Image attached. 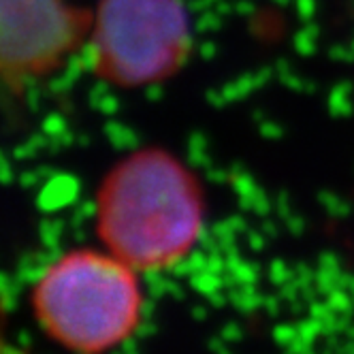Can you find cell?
<instances>
[{
  "instance_id": "obj_4",
  "label": "cell",
  "mask_w": 354,
  "mask_h": 354,
  "mask_svg": "<svg viewBox=\"0 0 354 354\" xmlns=\"http://www.w3.org/2000/svg\"><path fill=\"white\" fill-rule=\"evenodd\" d=\"M82 21L66 0H0V60L7 80L54 71L80 39Z\"/></svg>"
},
{
  "instance_id": "obj_2",
  "label": "cell",
  "mask_w": 354,
  "mask_h": 354,
  "mask_svg": "<svg viewBox=\"0 0 354 354\" xmlns=\"http://www.w3.org/2000/svg\"><path fill=\"white\" fill-rule=\"evenodd\" d=\"M43 331L75 354H105L129 339L141 320L137 269L103 250H73L56 259L32 288Z\"/></svg>"
},
{
  "instance_id": "obj_1",
  "label": "cell",
  "mask_w": 354,
  "mask_h": 354,
  "mask_svg": "<svg viewBox=\"0 0 354 354\" xmlns=\"http://www.w3.org/2000/svg\"><path fill=\"white\" fill-rule=\"evenodd\" d=\"M103 248L137 271L180 263L203 231L205 203L194 173L165 149L122 158L96 192Z\"/></svg>"
},
{
  "instance_id": "obj_3",
  "label": "cell",
  "mask_w": 354,
  "mask_h": 354,
  "mask_svg": "<svg viewBox=\"0 0 354 354\" xmlns=\"http://www.w3.org/2000/svg\"><path fill=\"white\" fill-rule=\"evenodd\" d=\"M90 49L103 80L122 88L156 84L188 56L190 15L182 0H100Z\"/></svg>"
}]
</instances>
